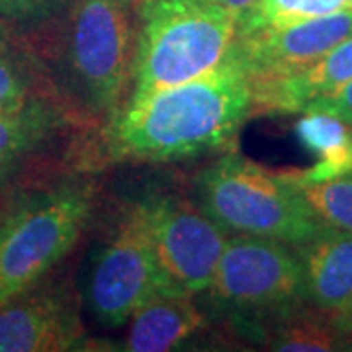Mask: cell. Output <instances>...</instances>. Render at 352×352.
I'll use <instances>...</instances> for the list:
<instances>
[{
  "label": "cell",
  "instance_id": "obj_1",
  "mask_svg": "<svg viewBox=\"0 0 352 352\" xmlns=\"http://www.w3.org/2000/svg\"><path fill=\"white\" fill-rule=\"evenodd\" d=\"M254 113L251 73L233 43L212 73L126 102L87 139L78 133L69 164L90 173L106 164L175 163L226 151Z\"/></svg>",
  "mask_w": 352,
  "mask_h": 352
},
{
  "label": "cell",
  "instance_id": "obj_2",
  "mask_svg": "<svg viewBox=\"0 0 352 352\" xmlns=\"http://www.w3.org/2000/svg\"><path fill=\"white\" fill-rule=\"evenodd\" d=\"M138 0H73L39 43L53 90L80 131L106 126L126 104L138 38Z\"/></svg>",
  "mask_w": 352,
  "mask_h": 352
},
{
  "label": "cell",
  "instance_id": "obj_3",
  "mask_svg": "<svg viewBox=\"0 0 352 352\" xmlns=\"http://www.w3.org/2000/svg\"><path fill=\"white\" fill-rule=\"evenodd\" d=\"M96 206V182L71 164L0 192V303L71 256Z\"/></svg>",
  "mask_w": 352,
  "mask_h": 352
},
{
  "label": "cell",
  "instance_id": "obj_4",
  "mask_svg": "<svg viewBox=\"0 0 352 352\" xmlns=\"http://www.w3.org/2000/svg\"><path fill=\"white\" fill-rule=\"evenodd\" d=\"M135 12V59L126 102L212 73L237 39V20L215 0H138Z\"/></svg>",
  "mask_w": 352,
  "mask_h": 352
},
{
  "label": "cell",
  "instance_id": "obj_5",
  "mask_svg": "<svg viewBox=\"0 0 352 352\" xmlns=\"http://www.w3.org/2000/svg\"><path fill=\"white\" fill-rule=\"evenodd\" d=\"M190 194L229 235L298 247L323 227L286 173H272L239 153H223L200 168L190 180Z\"/></svg>",
  "mask_w": 352,
  "mask_h": 352
},
{
  "label": "cell",
  "instance_id": "obj_6",
  "mask_svg": "<svg viewBox=\"0 0 352 352\" xmlns=\"http://www.w3.org/2000/svg\"><path fill=\"white\" fill-rule=\"evenodd\" d=\"M196 300L208 321L221 319L264 342L272 325L305 307L300 256L282 241L229 235L210 286Z\"/></svg>",
  "mask_w": 352,
  "mask_h": 352
},
{
  "label": "cell",
  "instance_id": "obj_7",
  "mask_svg": "<svg viewBox=\"0 0 352 352\" xmlns=\"http://www.w3.org/2000/svg\"><path fill=\"white\" fill-rule=\"evenodd\" d=\"M161 289L168 288L153 252L143 208L133 194L116 206L104 237L90 254L80 286L82 305L96 325L120 329Z\"/></svg>",
  "mask_w": 352,
  "mask_h": 352
},
{
  "label": "cell",
  "instance_id": "obj_8",
  "mask_svg": "<svg viewBox=\"0 0 352 352\" xmlns=\"http://www.w3.org/2000/svg\"><path fill=\"white\" fill-rule=\"evenodd\" d=\"M138 198L166 288L200 296L212 282L229 233L201 212L190 190L147 186Z\"/></svg>",
  "mask_w": 352,
  "mask_h": 352
},
{
  "label": "cell",
  "instance_id": "obj_9",
  "mask_svg": "<svg viewBox=\"0 0 352 352\" xmlns=\"http://www.w3.org/2000/svg\"><path fill=\"white\" fill-rule=\"evenodd\" d=\"M82 294L65 263L0 303V352L75 351L85 340Z\"/></svg>",
  "mask_w": 352,
  "mask_h": 352
},
{
  "label": "cell",
  "instance_id": "obj_10",
  "mask_svg": "<svg viewBox=\"0 0 352 352\" xmlns=\"http://www.w3.org/2000/svg\"><path fill=\"white\" fill-rule=\"evenodd\" d=\"M80 129L57 102L0 112V192L53 166Z\"/></svg>",
  "mask_w": 352,
  "mask_h": 352
},
{
  "label": "cell",
  "instance_id": "obj_11",
  "mask_svg": "<svg viewBox=\"0 0 352 352\" xmlns=\"http://www.w3.org/2000/svg\"><path fill=\"white\" fill-rule=\"evenodd\" d=\"M352 36V8L300 24L237 36L235 51L252 78L300 71Z\"/></svg>",
  "mask_w": 352,
  "mask_h": 352
},
{
  "label": "cell",
  "instance_id": "obj_12",
  "mask_svg": "<svg viewBox=\"0 0 352 352\" xmlns=\"http://www.w3.org/2000/svg\"><path fill=\"white\" fill-rule=\"evenodd\" d=\"M252 78V76H251ZM352 80V36L288 75L252 78L256 113H296Z\"/></svg>",
  "mask_w": 352,
  "mask_h": 352
},
{
  "label": "cell",
  "instance_id": "obj_13",
  "mask_svg": "<svg viewBox=\"0 0 352 352\" xmlns=\"http://www.w3.org/2000/svg\"><path fill=\"white\" fill-rule=\"evenodd\" d=\"M294 249L302 264L305 305L337 314L352 298V233L323 226Z\"/></svg>",
  "mask_w": 352,
  "mask_h": 352
},
{
  "label": "cell",
  "instance_id": "obj_14",
  "mask_svg": "<svg viewBox=\"0 0 352 352\" xmlns=\"http://www.w3.org/2000/svg\"><path fill=\"white\" fill-rule=\"evenodd\" d=\"M206 323L208 317L194 296L161 289L141 303L138 311L131 315L120 351H175Z\"/></svg>",
  "mask_w": 352,
  "mask_h": 352
},
{
  "label": "cell",
  "instance_id": "obj_15",
  "mask_svg": "<svg viewBox=\"0 0 352 352\" xmlns=\"http://www.w3.org/2000/svg\"><path fill=\"white\" fill-rule=\"evenodd\" d=\"M61 104L36 47L0 24V112Z\"/></svg>",
  "mask_w": 352,
  "mask_h": 352
},
{
  "label": "cell",
  "instance_id": "obj_16",
  "mask_svg": "<svg viewBox=\"0 0 352 352\" xmlns=\"http://www.w3.org/2000/svg\"><path fill=\"white\" fill-rule=\"evenodd\" d=\"M296 138L317 161L303 170L286 173L294 184H321L352 170V126L339 116L303 110L296 122Z\"/></svg>",
  "mask_w": 352,
  "mask_h": 352
},
{
  "label": "cell",
  "instance_id": "obj_17",
  "mask_svg": "<svg viewBox=\"0 0 352 352\" xmlns=\"http://www.w3.org/2000/svg\"><path fill=\"white\" fill-rule=\"evenodd\" d=\"M305 314L302 309L289 314L272 325L264 337V344L268 351L276 352H329L344 349L349 342L335 327L331 315Z\"/></svg>",
  "mask_w": 352,
  "mask_h": 352
},
{
  "label": "cell",
  "instance_id": "obj_18",
  "mask_svg": "<svg viewBox=\"0 0 352 352\" xmlns=\"http://www.w3.org/2000/svg\"><path fill=\"white\" fill-rule=\"evenodd\" d=\"M71 2L73 0H0V24L38 51L39 43L63 18Z\"/></svg>",
  "mask_w": 352,
  "mask_h": 352
},
{
  "label": "cell",
  "instance_id": "obj_19",
  "mask_svg": "<svg viewBox=\"0 0 352 352\" xmlns=\"http://www.w3.org/2000/svg\"><path fill=\"white\" fill-rule=\"evenodd\" d=\"M342 8H349L346 0H258L249 18L237 25V36L300 24Z\"/></svg>",
  "mask_w": 352,
  "mask_h": 352
},
{
  "label": "cell",
  "instance_id": "obj_20",
  "mask_svg": "<svg viewBox=\"0 0 352 352\" xmlns=\"http://www.w3.org/2000/svg\"><path fill=\"white\" fill-rule=\"evenodd\" d=\"M298 188L323 226L352 233V170L321 184Z\"/></svg>",
  "mask_w": 352,
  "mask_h": 352
},
{
  "label": "cell",
  "instance_id": "obj_21",
  "mask_svg": "<svg viewBox=\"0 0 352 352\" xmlns=\"http://www.w3.org/2000/svg\"><path fill=\"white\" fill-rule=\"evenodd\" d=\"M303 110H323L333 116H339L340 120L349 122L352 126V80L346 82L344 87H340L339 90L309 102Z\"/></svg>",
  "mask_w": 352,
  "mask_h": 352
},
{
  "label": "cell",
  "instance_id": "obj_22",
  "mask_svg": "<svg viewBox=\"0 0 352 352\" xmlns=\"http://www.w3.org/2000/svg\"><path fill=\"white\" fill-rule=\"evenodd\" d=\"M215 2L221 4L227 12H231V16L237 20V25L243 24L258 4V0H215Z\"/></svg>",
  "mask_w": 352,
  "mask_h": 352
},
{
  "label": "cell",
  "instance_id": "obj_23",
  "mask_svg": "<svg viewBox=\"0 0 352 352\" xmlns=\"http://www.w3.org/2000/svg\"><path fill=\"white\" fill-rule=\"evenodd\" d=\"M331 319H333L335 327L340 331V335L349 342H352V298L340 307L337 314L331 315Z\"/></svg>",
  "mask_w": 352,
  "mask_h": 352
},
{
  "label": "cell",
  "instance_id": "obj_24",
  "mask_svg": "<svg viewBox=\"0 0 352 352\" xmlns=\"http://www.w3.org/2000/svg\"><path fill=\"white\" fill-rule=\"evenodd\" d=\"M346 6H349V8H352V0H346Z\"/></svg>",
  "mask_w": 352,
  "mask_h": 352
}]
</instances>
